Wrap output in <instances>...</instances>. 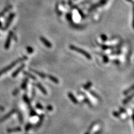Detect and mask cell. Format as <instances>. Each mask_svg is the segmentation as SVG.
<instances>
[{"instance_id":"ba28073f","label":"cell","mask_w":134,"mask_h":134,"mask_svg":"<svg viewBox=\"0 0 134 134\" xmlns=\"http://www.w3.org/2000/svg\"><path fill=\"white\" fill-rule=\"evenodd\" d=\"M25 64H22L20 65L19 67H18V68L17 69H16L15 70V72H14L12 74V77H13V78H15L17 76V75L20 73V72H21L22 69L23 68H25Z\"/></svg>"},{"instance_id":"ab89813d","label":"cell","mask_w":134,"mask_h":134,"mask_svg":"<svg viewBox=\"0 0 134 134\" xmlns=\"http://www.w3.org/2000/svg\"><path fill=\"white\" fill-rule=\"evenodd\" d=\"M102 133V129H100V130H98L97 131H96V133H94V134H101Z\"/></svg>"},{"instance_id":"d590c367","label":"cell","mask_w":134,"mask_h":134,"mask_svg":"<svg viewBox=\"0 0 134 134\" xmlns=\"http://www.w3.org/2000/svg\"><path fill=\"white\" fill-rule=\"evenodd\" d=\"M119 111L121 113H123V114H126V113H127L126 110L123 107H120Z\"/></svg>"},{"instance_id":"836d02e7","label":"cell","mask_w":134,"mask_h":134,"mask_svg":"<svg viewBox=\"0 0 134 134\" xmlns=\"http://www.w3.org/2000/svg\"><path fill=\"white\" fill-rule=\"evenodd\" d=\"M26 50L29 54H32L34 52V49L31 46H27L26 47Z\"/></svg>"},{"instance_id":"4316f807","label":"cell","mask_w":134,"mask_h":134,"mask_svg":"<svg viewBox=\"0 0 134 134\" xmlns=\"http://www.w3.org/2000/svg\"><path fill=\"white\" fill-rule=\"evenodd\" d=\"M122 53V51L120 50V49H118V50H115V51H113L111 53V55H119L121 54Z\"/></svg>"},{"instance_id":"74e56055","label":"cell","mask_w":134,"mask_h":134,"mask_svg":"<svg viewBox=\"0 0 134 134\" xmlns=\"http://www.w3.org/2000/svg\"><path fill=\"white\" fill-rule=\"evenodd\" d=\"M19 92H20V89H16L13 91L12 95L13 96H16L17 95H18V93H19Z\"/></svg>"},{"instance_id":"d6a6232c","label":"cell","mask_w":134,"mask_h":134,"mask_svg":"<svg viewBox=\"0 0 134 134\" xmlns=\"http://www.w3.org/2000/svg\"><path fill=\"white\" fill-rule=\"evenodd\" d=\"M112 114L114 115V116L116 117V118H120V113L119 112L114 111L112 112Z\"/></svg>"},{"instance_id":"bcb514c9","label":"cell","mask_w":134,"mask_h":134,"mask_svg":"<svg viewBox=\"0 0 134 134\" xmlns=\"http://www.w3.org/2000/svg\"></svg>"},{"instance_id":"8d00e7d4","label":"cell","mask_w":134,"mask_h":134,"mask_svg":"<svg viewBox=\"0 0 134 134\" xmlns=\"http://www.w3.org/2000/svg\"><path fill=\"white\" fill-rule=\"evenodd\" d=\"M113 62V63H114V64L116 65H119L120 64V63H121L120 61V60H118V59H115V60H113V62Z\"/></svg>"},{"instance_id":"9c48e42d","label":"cell","mask_w":134,"mask_h":134,"mask_svg":"<svg viewBox=\"0 0 134 134\" xmlns=\"http://www.w3.org/2000/svg\"><path fill=\"white\" fill-rule=\"evenodd\" d=\"M15 112H16V109H13L12 110H11V111L10 112H8L7 114H6L5 116H4L3 117H2V118L0 119V123L3 122L5 120H6L7 119H8V118H10L11 115H13Z\"/></svg>"},{"instance_id":"f546056e","label":"cell","mask_w":134,"mask_h":134,"mask_svg":"<svg viewBox=\"0 0 134 134\" xmlns=\"http://www.w3.org/2000/svg\"><path fill=\"white\" fill-rule=\"evenodd\" d=\"M100 37H101V39H102V40L103 41V42H106V41H107L108 40V37L107 36L106 34H101L100 35Z\"/></svg>"},{"instance_id":"cb8c5ba5","label":"cell","mask_w":134,"mask_h":134,"mask_svg":"<svg viewBox=\"0 0 134 134\" xmlns=\"http://www.w3.org/2000/svg\"><path fill=\"white\" fill-rule=\"evenodd\" d=\"M92 86V83L91 82L89 81L83 86V88L84 89H85V90H89V89L91 88Z\"/></svg>"},{"instance_id":"52a82bcc","label":"cell","mask_w":134,"mask_h":134,"mask_svg":"<svg viewBox=\"0 0 134 134\" xmlns=\"http://www.w3.org/2000/svg\"><path fill=\"white\" fill-rule=\"evenodd\" d=\"M44 117L45 116H44V114H41L40 115L39 117V121L34 126L35 130H37V129H38L39 128H40L42 124H43V123Z\"/></svg>"},{"instance_id":"f35d334b","label":"cell","mask_w":134,"mask_h":134,"mask_svg":"<svg viewBox=\"0 0 134 134\" xmlns=\"http://www.w3.org/2000/svg\"><path fill=\"white\" fill-rule=\"evenodd\" d=\"M46 110L49 111H53V107L51 105H48L46 106Z\"/></svg>"},{"instance_id":"ee69618b","label":"cell","mask_w":134,"mask_h":134,"mask_svg":"<svg viewBox=\"0 0 134 134\" xmlns=\"http://www.w3.org/2000/svg\"><path fill=\"white\" fill-rule=\"evenodd\" d=\"M2 25L1 21H0V29H2Z\"/></svg>"},{"instance_id":"9a60e30c","label":"cell","mask_w":134,"mask_h":134,"mask_svg":"<svg viewBox=\"0 0 134 134\" xmlns=\"http://www.w3.org/2000/svg\"><path fill=\"white\" fill-rule=\"evenodd\" d=\"M133 97H134V94L133 93L131 94L130 96H129L128 97H127L126 98H125L123 101V103L124 105L128 104V103L130 102V101L132 100Z\"/></svg>"},{"instance_id":"8fae6325","label":"cell","mask_w":134,"mask_h":134,"mask_svg":"<svg viewBox=\"0 0 134 134\" xmlns=\"http://www.w3.org/2000/svg\"><path fill=\"white\" fill-rule=\"evenodd\" d=\"M30 70H31V72H34V73L37 74V76H39L41 78L44 79V78H45L46 77V75L45 74V73H43V72H39V71H38V70H36L33 69H30Z\"/></svg>"},{"instance_id":"ffe728a7","label":"cell","mask_w":134,"mask_h":134,"mask_svg":"<svg viewBox=\"0 0 134 134\" xmlns=\"http://www.w3.org/2000/svg\"><path fill=\"white\" fill-rule=\"evenodd\" d=\"M23 74H24L25 76H26V77H29V78L32 79V80H34V81L36 80V77L34 76V75H32V74L30 73H29V72H26V71H24L23 72Z\"/></svg>"},{"instance_id":"7c38bea8","label":"cell","mask_w":134,"mask_h":134,"mask_svg":"<svg viewBox=\"0 0 134 134\" xmlns=\"http://www.w3.org/2000/svg\"><path fill=\"white\" fill-rule=\"evenodd\" d=\"M79 93H81V95H82V96H84V100H83L84 102H85L86 103H87V104L88 106H91V107L92 106V105L91 101L89 100V98L87 97V96L85 95V93H83V92H81V91Z\"/></svg>"},{"instance_id":"603a6c76","label":"cell","mask_w":134,"mask_h":134,"mask_svg":"<svg viewBox=\"0 0 134 134\" xmlns=\"http://www.w3.org/2000/svg\"><path fill=\"white\" fill-rule=\"evenodd\" d=\"M98 45L101 47V48H102V49H103V50H107V49H114L115 47V46H108V45H105V44H98Z\"/></svg>"},{"instance_id":"5bb4252c","label":"cell","mask_w":134,"mask_h":134,"mask_svg":"<svg viewBox=\"0 0 134 134\" xmlns=\"http://www.w3.org/2000/svg\"><path fill=\"white\" fill-rule=\"evenodd\" d=\"M22 131L21 128L20 127H16L15 128H11L7 129V133H15V132H20Z\"/></svg>"},{"instance_id":"f1b7e54d","label":"cell","mask_w":134,"mask_h":134,"mask_svg":"<svg viewBox=\"0 0 134 134\" xmlns=\"http://www.w3.org/2000/svg\"><path fill=\"white\" fill-rule=\"evenodd\" d=\"M18 120H19V121L21 124H22L23 122V116L22 114H21V112L20 111H18Z\"/></svg>"},{"instance_id":"4fadbf2b","label":"cell","mask_w":134,"mask_h":134,"mask_svg":"<svg viewBox=\"0 0 134 134\" xmlns=\"http://www.w3.org/2000/svg\"><path fill=\"white\" fill-rule=\"evenodd\" d=\"M36 86L37 87V88H38L40 90L41 92L44 94V95H47V91L46 90V89L40 83H36Z\"/></svg>"},{"instance_id":"30bf717a","label":"cell","mask_w":134,"mask_h":134,"mask_svg":"<svg viewBox=\"0 0 134 134\" xmlns=\"http://www.w3.org/2000/svg\"><path fill=\"white\" fill-rule=\"evenodd\" d=\"M68 97H69V98L70 100V101H71L73 103H74V104H76V105L78 104V100H77L76 97H75L73 94L72 92L68 93Z\"/></svg>"},{"instance_id":"7a4b0ae2","label":"cell","mask_w":134,"mask_h":134,"mask_svg":"<svg viewBox=\"0 0 134 134\" xmlns=\"http://www.w3.org/2000/svg\"><path fill=\"white\" fill-rule=\"evenodd\" d=\"M69 48H70V50L75 51H76V52H77V53H79L80 54H81L82 55H83V56H85V57L87 59H88V60H91L92 59V56L90 55V54L88 53L87 51H86L84 50H83V49L78 48V47L74 46V45H72V44L69 45Z\"/></svg>"},{"instance_id":"5b68a950","label":"cell","mask_w":134,"mask_h":134,"mask_svg":"<svg viewBox=\"0 0 134 134\" xmlns=\"http://www.w3.org/2000/svg\"><path fill=\"white\" fill-rule=\"evenodd\" d=\"M13 35V33L12 31H10L9 32V34L8 35V36L7 37L6 41L5 44H4V48H5L6 49H8L10 46V44H11V39Z\"/></svg>"},{"instance_id":"f6af8a7d","label":"cell","mask_w":134,"mask_h":134,"mask_svg":"<svg viewBox=\"0 0 134 134\" xmlns=\"http://www.w3.org/2000/svg\"><path fill=\"white\" fill-rule=\"evenodd\" d=\"M127 1L129 2H133V0H127Z\"/></svg>"},{"instance_id":"e0dca14e","label":"cell","mask_w":134,"mask_h":134,"mask_svg":"<svg viewBox=\"0 0 134 134\" xmlns=\"http://www.w3.org/2000/svg\"><path fill=\"white\" fill-rule=\"evenodd\" d=\"M89 93H90L92 96H93V97L96 98V99H97L98 100H100V101L101 100V97H100V96L99 95H98V94H97V93L96 92L93 91H92V90H89Z\"/></svg>"},{"instance_id":"44dd1931","label":"cell","mask_w":134,"mask_h":134,"mask_svg":"<svg viewBox=\"0 0 134 134\" xmlns=\"http://www.w3.org/2000/svg\"><path fill=\"white\" fill-rule=\"evenodd\" d=\"M28 82H29V79L27 78H25L23 80V81L22 82L21 86V87L22 89H25L27 87V85L28 83Z\"/></svg>"},{"instance_id":"7402d4cb","label":"cell","mask_w":134,"mask_h":134,"mask_svg":"<svg viewBox=\"0 0 134 134\" xmlns=\"http://www.w3.org/2000/svg\"><path fill=\"white\" fill-rule=\"evenodd\" d=\"M133 90H134V85H132L131 87H130L128 88V89H126V90H125L123 92V95L124 96L128 95V94H129L130 92H132Z\"/></svg>"},{"instance_id":"6da1fadb","label":"cell","mask_w":134,"mask_h":134,"mask_svg":"<svg viewBox=\"0 0 134 134\" xmlns=\"http://www.w3.org/2000/svg\"><path fill=\"white\" fill-rule=\"evenodd\" d=\"M27 58H28L27 56H22V57L18 58L17 60L14 61V62H13L12 63H11V64L8 65V66H7L6 67L4 68L3 69H2V70H0V76H1L2 74L5 73H6L7 72H8V70H10L11 69H12V68L15 67V65L17 64V63L23 62V61L27 60Z\"/></svg>"},{"instance_id":"d4e9b609","label":"cell","mask_w":134,"mask_h":134,"mask_svg":"<svg viewBox=\"0 0 134 134\" xmlns=\"http://www.w3.org/2000/svg\"><path fill=\"white\" fill-rule=\"evenodd\" d=\"M98 123H99V121H98V120H97V121H95L93 122V123L91 124V125L89 126V127L88 128V130H87V131H90V132H91V131L92 130L93 128L94 127H95V126L96 125H97Z\"/></svg>"},{"instance_id":"60d3db41","label":"cell","mask_w":134,"mask_h":134,"mask_svg":"<svg viewBox=\"0 0 134 134\" xmlns=\"http://www.w3.org/2000/svg\"><path fill=\"white\" fill-rule=\"evenodd\" d=\"M66 16H67V18H68V20H70V19H71V18H72V15H70L69 13H67Z\"/></svg>"},{"instance_id":"4dcf8cb0","label":"cell","mask_w":134,"mask_h":134,"mask_svg":"<svg viewBox=\"0 0 134 134\" xmlns=\"http://www.w3.org/2000/svg\"><path fill=\"white\" fill-rule=\"evenodd\" d=\"M102 58H103V61L105 63H107L109 62V58L107 55L103 54L102 55Z\"/></svg>"},{"instance_id":"b9f144b4","label":"cell","mask_w":134,"mask_h":134,"mask_svg":"<svg viewBox=\"0 0 134 134\" xmlns=\"http://www.w3.org/2000/svg\"><path fill=\"white\" fill-rule=\"evenodd\" d=\"M4 107H2V106H0V111H4Z\"/></svg>"},{"instance_id":"e575fe53","label":"cell","mask_w":134,"mask_h":134,"mask_svg":"<svg viewBox=\"0 0 134 134\" xmlns=\"http://www.w3.org/2000/svg\"><path fill=\"white\" fill-rule=\"evenodd\" d=\"M36 107L37 109L40 110H43L44 109L43 106L39 102H37L36 104Z\"/></svg>"},{"instance_id":"7bdbcfd3","label":"cell","mask_w":134,"mask_h":134,"mask_svg":"<svg viewBox=\"0 0 134 134\" xmlns=\"http://www.w3.org/2000/svg\"><path fill=\"white\" fill-rule=\"evenodd\" d=\"M84 134H91V132H90V131H87L86 132L84 133Z\"/></svg>"},{"instance_id":"277c9868","label":"cell","mask_w":134,"mask_h":134,"mask_svg":"<svg viewBox=\"0 0 134 134\" xmlns=\"http://www.w3.org/2000/svg\"><path fill=\"white\" fill-rule=\"evenodd\" d=\"M15 13L14 12L11 13L10 15H9L8 18H7V20H6L5 25H4V30H6L8 29V27L10 26L11 25V22L12 21L13 19L14 18V17H15Z\"/></svg>"},{"instance_id":"ac0fdd59","label":"cell","mask_w":134,"mask_h":134,"mask_svg":"<svg viewBox=\"0 0 134 134\" xmlns=\"http://www.w3.org/2000/svg\"><path fill=\"white\" fill-rule=\"evenodd\" d=\"M12 7V6L11 5H8L6 7L4 8L3 11H2L1 12H0V17H2V16H3L4 14H5L9 10H10V9Z\"/></svg>"},{"instance_id":"83f0119b","label":"cell","mask_w":134,"mask_h":134,"mask_svg":"<svg viewBox=\"0 0 134 134\" xmlns=\"http://www.w3.org/2000/svg\"><path fill=\"white\" fill-rule=\"evenodd\" d=\"M32 127V125L31 123H28L26 125V126L25 127V131L27 132V131H29L30 129H31V128Z\"/></svg>"},{"instance_id":"8992f818","label":"cell","mask_w":134,"mask_h":134,"mask_svg":"<svg viewBox=\"0 0 134 134\" xmlns=\"http://www.w3.org/2000/svg\"><path fill=\"white\" fill-rule=\"evenodd\" d=\"M40 41L43 43V44L46 47V48H51V47H52V44H51L50 42L49 41L48 39H46L45 37L41 36L40 37Z\"/></svg>"},{"instance_id":"d6986e66","label":"cell","mask_w":134,"mask_h":134,"mask_svg":"<svg viewBox=\"0 0 134 134\" xmlns=\"http://www.w3.org/2000/svg\"><path fill=\"white\" fill-rule=\"evenodd\" d=\"M29 109L30 110V117H33V116H37V113L36 112V111H35V110L32 108V106H31V105L29 106Z\"/></svg>"},{"instance_id":"484cf974","label":"cell","mask_w":134,"mask_h":134,"mask_svg":"<svg viewBox=\"0 0 134 134\" xmlns=\"http://www.w3.org/2000/svg\"><path fill=\"white\" fill-rule=\"evenodd\" d=\"M23 101L26 103V104L27 105H30V103H31V102H30V100L29 98V97H28V96L26 95H23Z\"/></svg>"},{"instance_id":"2e32d148","label":"cell","mask_w":134,"mask_h":134,"mask_svg":"<svg viewBox=\"0 0 134 134\" xmlns=\"http://www.w3.org/2000/svg\"><path fill=\"white\" fill-rule=\"evenodd\" d=\"M46 77H48V78L50 79L51 82H54V83L58 84L59 83V79L57 78H56L55 77L52 76V75H48Z\"/></svg>"},{"instance_id":"1f68e13d","label":"cell","mask_w":134,"mask_h":134,"mask_svg":"<svg viewBox=\"0 0 134 134\" xmlns=\"http://www.w3.org/2000/svg\"><path fill=\"white\" fill-rule=\"evenodd\" d=\"M36 96V89H35L34 87L32 88L31 91V100H33L34 98Z\"/></svg>"},{"instance_id":"3957f363","label":"cell","mask_w":134,"mask_h":134,"mask_svg":"<svg viewBox=\"0 0 134 134\" xmlns=\"http://www.w3.org/2000/svg\"><path fill=\"white\" fill-rule=\"evenodd\" d=\"M108 1H109V0H100L97 3L92 5L88 9V11H92L98 7H100L105 6Z\"/></svg>"}]
</instances>
